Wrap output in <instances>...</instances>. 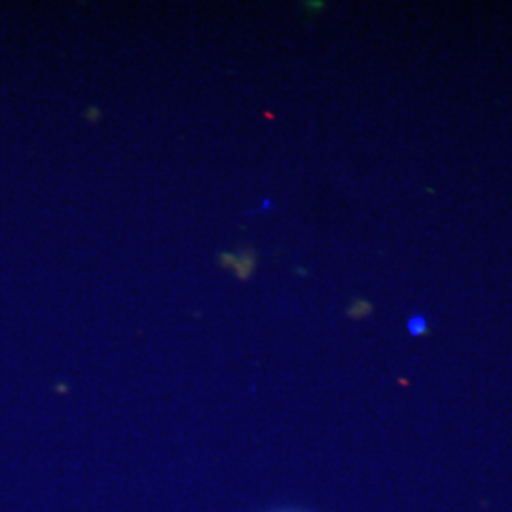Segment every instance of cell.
<instances>
[{
  "instance_id": "cell-1",
  "label": "cell",
  "mask_w": 512,
  "mask_h": 512,
  "mask_svg": "<svg viewBox=\"0 0 512 512\" xmlns=\"http://www.w3.org/2000/svg\"><path fill=\"white\" fill-rule=\"evenodd\" d=\"M219 264L220 268H224V270H232L241 281H247L255 274L258 255H256L255 249H251V247L243 249L239 255L228 253V251H220Z\"/></svg>"
},
{
  "instance_id": "cell-2",
  "label": "cell",
  "mask_w": 512,
  "mask_h": 512,
  "mask_svg": "<svg viewBox=\"0 0 512 512\" xmlns=\"http://www.w3.org/2000/svg\"><path fill=\"white\" fill-rule=\"evenodd\" d=\"M372 311V306H370V302H366L365 298H359V300H355L353 304H351V308L348 310L349 317H355V319H361V317H365Z\"/></svg>"
},
{
  "instance_id": "cell-3",
  "label": "cell",
  "mask_w": 512,
  "mask_h": 512,
  "mask_svg": "<svg viewBox=\"0 0 512 512\" xmlns=\"http://www.w3.org/2000/svg\"><path fill=\"white\" fill-rule=\"evenodd\" d=\"M84 118L90 120V122H99L101 120V109L88 107V109L84 110Z\"/></svg>"
}]
</instances>
